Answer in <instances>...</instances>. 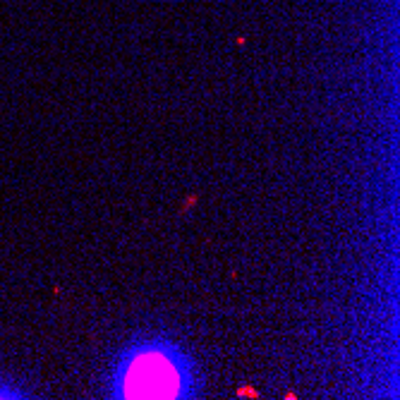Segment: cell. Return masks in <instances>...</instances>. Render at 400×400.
I'll return each instance as SVG.
<instances>
[{
	"label": "cell",
	"instance_id": "6da1fadb",
	"mask_svg": "<svg viewBox=\"0 0 400 400\" xmlns=\"http://www.w3.org/2000/svg\"><path fill=\"white\" fill-rule=\"evenodd\" d=\"M194 365L170 340L135 343L120 355L111 377V398H192Z\"/></svg>",
	"mask_w": 400,
	"mask_h": 400
},
{
	"label": "cell",
	"instance_id": "7a4b0ae2",
	"mask_svg": "<svg viewBox=\"0 0 400 400\" xmlns=\"http://www.w3.org/2000/svg\"><path fill=\"white\" fill-rule=\"evenodd\" d=\"M0 398H17L15 391H8L5 386H0Z\"/></svg>",
	"mask_w": 400,
	"mask_h": 400
}]
</instances>
